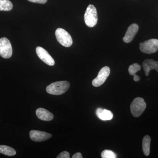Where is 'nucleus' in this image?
Instances as JSON below:
<instances>
[{
    "instance_id": "13",
    "label": "nucleus",
    "mask_w": 158,
    "mask_h": 158,
    "mask_svg": "<svg viewBox=\"0 0 158 158\" xmlns=\"http://www.w3.org/2000/svg\"><path fill=\"white\" fill-rule=\"evenodd\" d=\"M97 116L102 120H110L113 118V113L112 112L102 108H98L96 112Z\"/></svg>"
},
{
    "instance_id": "3",
    "label": "nucleus",
    "mask_w": 158,
    "mask_h": 158,
    "mask_svg": "<svg viewBox=\"0 0 158 158\" xmlns=\"http://www.w3.org/2000/svg\"><path fill=\"white\" fill-rule=\"evenodd\" d=\"M130 107L133 116L135 117H138L144 112L146 107V104L144 99L138 97L132 102Z\"/></svg>"
},
{
    "instance_id": "8",
    "label": "nucleus",
    "mask_w": 158,
    "mask_h": 158,
    "mask_svg": "<svg viewBox=\"0 0 158 158\" xmlns=\"http://www.w3.org/2000/svg\"><path fill=\"white\" fill-rule=\"evenodd\" d=\"M36 52L38 57L45 64L50 66L55 65V60L44 48L41 47H37L36 49Z\"/></svg>"
},
{
    "instance_id": "10",
    "label": "nucleus",
    "mask_w": 158,
    "mask_h": 158,
    "mask_svg": "<svg viewBox=\"0 0 158 158\" xmlns=\"http://www.w3.org/2000/svg\"><path fill=\"white\" fill-rule=\"evenodd\" d=\"M138 29V26L136 24L131 25L128 28L125 37L123 38V41L127 43L131 42L137 34Z\"/></svg>"
},
{
    "instance_id": "15",
    "label": "nucleus",
    "mask_w": 158,
    "mask_h": 158,
    "mask_svg": "<svg viewBox=\"0 0 158 158\" xmlns=\"http://www.w3.org/2000/svg\"><path fill=\"white\" fill-rule=\"evenodd\" d=\"M0 153L11 156L16 154V151L12 148L7 145H0Z\"/></svg>"
},
{
    "instance_id": "21",
    "label": "nucleus",
    "mask_w": 158,
    "mask_h": 158,
    "mask_svg": "<svg viewBox=\"0 0 158 158\" xmlns=\"http://www.w3.org/2000/svg\"><path fill=\"white\" fill-rule=\"evenodd\" d=\"M73 158H83V156H82V155L81 154L80 152L76 153L74 155H73V156H72Z\"/></svg>"
},
{
    "instance_id": "14",
    "label": "nucleus",
    "mask_w": 158,
    "mask_h": 158,
    "mask_svg": "<svg viewBox=\"0 0 158 158\" xmlns=\"http://www.w3.org/2000/svg\"><path fill=\"white\" fill-rule=\"evenodd\" d=\"M151 138L149 135L144 136L142 141V149L144 155L149 156L150 150Z\"/></svg>"
},
{
    "instance_id": "19",
    "label": "nucleus",
    "mask_w": 158,
    "mask_h": 158,
    "mask_svg": "<svg viewBox=\"0 0 158 158\" xmlns=\"http://www.w3.org/2000/svg\"><path fill=\"white\" fill-rule=\"evenodd\" d=\"M70 155L69 153L66 151H64L59 154V155L57 156V158H69Z\"/></svg>"
},
{
    "instance_id": "4",
    "label": "nucleus",
    "mask_w": 158,
    "mask_h": 158,
    "mask_svg": "<svg viewBox=\"0 0 158 158\" xmlns=\"http://www.w3.org/2000/svg\"><path fill=\"white\" fill-rule=\"evenodd\" d=\"M56 36L58 42L65 47H69L73 44V40L70 34L64 29L58 28L56 31Z\"/></svg>"
},
{
    "instance_id": "6",
    "label": "nucleus",
    "mask_w": 158,
    "mask_h": 158,
    "mask_svg": "<svg viewBox=\"0 0 158 158\" xmlns=\"http://www.w3.org/2000/svg\"><path fill=\"white\" fill-rule=\"evenodd\" d=\"M12 54L11 43L6 37L0 39V56L5 59H9Z\"/></svg>"
},
{
    "instance_id": "18",
    "label": "nucleus",
    "mask_w": 158,
    "mask_h": 158,
    "mask_svg": "<svg viewBox=\"0 0 158 158\" xmlns=\"http://www.w3.org/2000/svg\"><path fill=\"white\" fill-rule=\"evenodd\" d=\"M102 158H116L117 157L115 153L110 150H105L101 153Z\"/></svg>"
},
{
    "instance_id": "11",
    "label": "nucleus",
    "mask_w": 158,
    "mask_h": 158,
    "mask_svg": "<svg viewBox=\"0 0 158 158\" xmlns=\"http://www.w3.org/2000/svg\"><path fill=\"white\" fill-rule=\"evenodd\" d=\"M142 66L146 76H148L150 71L152 69H156L158 72V61L156 62L153 59H146L142 63Z\"/></svg>"
},
{
    "instance_id": "2",
    "label": "nucleus",
    "mask_w": 158,
    "mask_h": 158,
    "mask_svg": "<svg viewBox=\"0 0 158 158\" xmlns=\"http://www.w3.org/2000/svg\"><path fill=\"white\" fill-rule=\"evenodd\" d=\"M98 19V17L96 8L93 5H89L85 14V21L86 25L89 27H93L97 23Z\"/></svg>"
},
{
    "instance_id": "20",
    "label": "nucleus",
    "mask_w": 158,
    "mask_h": 158,
    "mask_svg": "<svg viewBox=\"0 0 158 158\" xmlns=\"http://www.w3.org/2000/svg\"><path fill=\"white\" fill-rule=\"evenodd\" d=\"M31 2L38 3V4H44L46 3L47 0H28Z\"/></svg>"
},
{
    "instance_id": "1",
    "label": "nucleus",
    "mask_w": 158,
    "mask_h": 158,
    "mask_svg": "<svg viewBox=\"0 0 158 158\" xmlns=\"http://www.w3.org/2000/svg\"><path fill=\"white\" fill-rule=\"evenodd\" d=\"M70 87L69 82L61 81L54 82L46 88L47 92L52 95H59L63 94L68 90Z\"/></svg>"
},
{
    "instance_id": "16",
    "label": "nucleus",
    "mask_w": 158,
    "mask_h": 158,
    "mask_svg": "<svg viewBox=\"0 0 158 158\" xmlns=\"http://www.w3.org/2000/svg\"><path fill=\"white\" fill-rule=\"evenodd\" d=\"M13 8V5L9 0H0V11H9Z\"/></svg>"
},
{
    "instance_id": "17",
    "label": "nucleus",
    "mask_w": 158,
    "mask_h": 158,
    "mask_svg": "<svg viewBox=\"0 0 158 158\" xmlns=\"http://www.w3.org/2000/svg\"><path fill=\"white\" fill-rule=\"evenodd\" d=\"M141 67L138 63H134L130 65L128 69L129 73L131 76H134L136 74V73L141 70Z\"/></svg>"
},
{
    "instance_id": "7",
    "label": "nucleus",
    "mask_w": 158,
    "mask_h": 158,
    "mask_svg": "<svg viewBox=\"0 0 158 158\" xmlns=\"http://www.w3.org/2000/svg\"><path fill=\"white\" fill-rule=\"evenodd\" d=\"M110 73V69L108 66L103 67L99 72L97 77L92 81V85L95 87H98L102 85L106 81Z\"/></svg>"
},
{
    "instance_id": "5",
    "label": "nucleus",
    "mask_w": 158,
    "mask_h": 158,
    "mask_svg": "<svg viewBox=\"0 0 158 158\" xmlns=\"http://www.w3.org/2000/svg\"><path fill=\"white\" fill-rule=\"evenodd\" d=\"M140 49L145 54L154 53L158 50V40L152 39L140 44Z\"/></svg>"
},
{
    "instance_id": "12",
    "label": "nucleus",
    "mask_w": 158,
    "mask_h": 158,
    "mask_svg": "<svg viewBox=\"0 0 158 158\" xmlns=\"http://www.w3.org/2000/svg\"><path fill=\"white\" fill-rule=\"evenodd\" d=\"M37 117L43 121H49L53 119L54 116L52 113L44 108H40L36 111Z\"/></svg>"
},
{
    "instance_id": "22",
    "label": "nucleus",
    "mask_w": 158,
    "mask_h": 158,
    "mask_svg": "<svg viewBox=\"0 0 158 158\" xmlns=\"http://www.w3.org/2000/svg\"><path fill=\"white\" fill-rule=\"evenodd\" d=\"M134 80L135 81H138L140 80V77L138 76L137 75H135L134 76Z\"/></svg>"
},
{
    "instance_id": "9",
    "label": "nucleus",
    "mask_w": 158,
    "mask_h": 158,
    "mask_svg": "<svg viewBox=\"0 0 158 158\" xmlns=\"http://www.w3.org/2000/svg\"><path fill=\"white\" fill-rule=\"evenodd\" d=\"M30 138L31 140L36 142H40L48 140L52 137V135L49 133L44 131L32 130L30 132Z\"/></svg>"
}]
</instances>
